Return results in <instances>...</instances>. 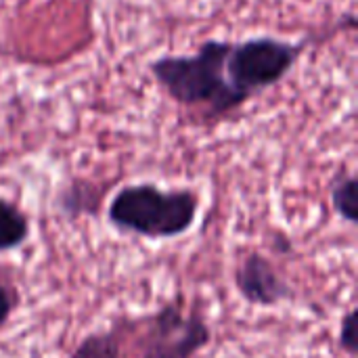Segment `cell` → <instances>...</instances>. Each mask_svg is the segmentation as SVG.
Segmentation results:
<instances>
[{
	"label": "cell",
	"mask_w": 358,
	"mask_h": 358,
	"mask_svg": "<svg viewBox=\"0 0 358 358\" xmlns=\"http://www.w3.org/2000/svg\"><path fill=\"white\" fill-rule=\"evenodd\" d=\"M233 283L237 294L250 306L258 308H275L294 298L292 285L283 279L275 262L260 252H250L237 262Z\"/></svg>",
	"instance_id": "obj_5"
},
{
	"label": "cell",
	"mask_w": 358,
	"mask_h": 358,
	"mask_svg": "<svg viewBox=\"0 0 358 358\" xmlns=\"http://www.w3.org/2000/svg\"><path fill=\"white\" fill-rule=\"evenodd\" d=\"M101 203V191H94L90 182L84 180H73L69 187H65L59 193L57 206L59 210L69 218H80L84 214H96Z\"/></svg>",
	"instance_id": "obj_7"
},
{
	"label": "cell",
	"mask_w": 358,
	"mask_h": 358,
	"mask_svg": "<svg viewBox=\"0 0 358 358\" xmlns=\"http://www.w3.org/2000/svg\"><path fill=\"white\" fill-rule=\"evenodd\" d=\"M31 235L27 214L10 199L0 197V254L21 248Z\"/></svg>",
	"instance_id": "obj_6"
},
{
	"label": "cell",
	"mask_w": 358,
	"mask_h": 358,
	"mask_svg": "<svg viewBox=\"0 0 358 358\" xmlns=\"http://www.w3.org/2000/svg\"><path fill=\"white\" fill-rule=\"evenodd\" d=\"M19 304H21V296H19L17 287L8 281L0 279V329L13 319Z\"/></svg>",
	"instance_id": "obj_10"
},
{
	"label": "cell",
	"mask_w": 358,
	"mask_h": 358,
	"mask_svg": "<svg viewBox=\"0 0 358 358\" xmlns=\"http://www.w3.org/2000/svg\"><path fill=\"white\" fill-rule=\"evenodd\" d=\"M338 344L348 357H357L358 342H357V323H355V310H348L340 323L338 331Z\"/></svg>",
	"instance_id": "obj_11"
},
{
	"label": "cell",
	"mask_w": 358,
	"mask_h": 358,
	"mask_svg": "<svg viewBox=\"0 0 358 358\" xmlns=\"http://www.w3.org/2000/svg\"><path fill=\"white\" fill-rule=\"evenodd\" d=\"M357 191V176L352 172H340L329 185V199L334 212L350 224L358 222Z\"/></svg>",
	"instance_id": "obj_8"
},
{
	"label": "cell",
	"mask_w": 358,
	"mask_h": 358,
	"mask_svg": "<svg viewBox=\"0 0 358 358\" xmlns=\"http://www.w3.org/2000/svg\"><path fill=\"white\" fill-rule=\"evenodd\" d=\"M231 40H206L191 55H164L149 63L157 86L178 105L197 109L206 120L239 111L248 101L227 80Z\"/></svg>",
	"instance_id": "obj_1"
},
{
	"label": "cell",
	"mask_w": 358,
	"mask_h": 358,
	"mask_svg": "<svg viewBox=\"0 0 358 358\" xmlns=\"http://www.w3.org/2000/svg\"><path fill=\"white\" fill-rule=\"evenodd\" d=\"M212 342V325L182 300L164 304L147 325L141 358H195Z\"/></svg>",
	"instance_id": "obj_4"
},
{
	"label": "cell",
	"mask_w": 358,
	"mask_h": 358,
	"mask_svg": "<svg viewBox=\"0 0 358 358\" xmlns=\"http://www.w3.org/2000/svg\"><path fill=\"white\" fill-rule=\"evenodd\" d=\"M201 212V197L193 189H164L153 182L124 185L107 206V220L113 229L166 241L187 235Z\"/></svg>",
	"instance_id": "obj_2"
},
{
	"label": "cell",
	"mask_w": 358,
	"mask_h": 358,
	"mask_svg": "<svg viewBox=\"0 0 358 358\" xmlns=\"http://www.w3.org/2000/svg\"><path fill=\"white\" fill-rule=\"evenodd\" d=\"M310 46L313 38L289 42L275 36H254L233 42L224 65L227 80L250 103L277 86Z\"/></svg>",
	"instance_id": "obj_3"
},
{
	"label": "cell",
	"mask_w": 358,
	"mask_h": 358,
	"mask_svg": "<svg viewBox=\"0 0 358 358\" xmlns=\"http://www.w3.org/2000/svg\"><path fill=\"white\" fill-rule=\"evenodd\" d=\"M69 358H122V340L113 331L88 334Z\"/></svg>",
	"instance_id": "obj_9"
}]
</instances>
